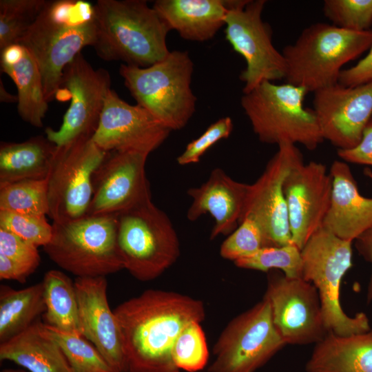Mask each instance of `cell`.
<instances>
[{
  "label": "cell",
  "mask_w": 372,
  "mask_h": 372,
  "mask_svg": "<svg viewBox=\"0 0 372 372\" xmlns=\"http://www.w3.org/2000/svg\"><path fill=\"white\" fill-rule=\"evenodd\" d=\"M118 321L127 372H180L172 351L182 330L205 318L203 301L170 291L147 289L114 309Z\"/></svg>",
  "instance_id": "obj_1"
},
{
  "label": "cell",
  "mask_w": 372,
  "mask_h": 372,
  "mask_svg": "<svg viewBox=\"0 0 372 372\" xmlns=\"http://www.w3.org/2000/svg\"><path fill=\"white\" fill-rule=\"evenodd\" d=\"M96 33L94 5L82 0L47 1L19 41L35 59L49 103L59 91L65 68Z\"/></svg>",
  "instance_id": "obj_2"
},
{
  "label": "cell",
  "mask_w": 372,
  "mask_h": 372,
  "mask_svg": "<svg viewBox=\"0 0 372 372\" xmlns=\"http://www.w3.org/2000/svg\"><path fill=\"white\" fill-rule=\"evenodd\" d=\"M94 11L92 47L101 59L146 68L169 54L166 39L171 30L146 1L98 0Z\"/></svg>",
  "instance_id": "obj_3"
},
{
  "label": "cell",
  "mask_w": 372,
  "mask_h": 372,
  "mask_svg": "<svg viewBox=\"0 0 372 372\" xmlns=\"http://www.w3.org/2000/svg\"><path fill=\"white\" fill-rule=\"evenodd\" d=\"M372 45V28L351 31L331 23H316L304 28L296 41L282 50L287 83L307 92L338 83L343 66Z\"/></svg>",
  "instance_id": "obj_4"
},
{
  "label": "cell",
  "mask_w": 372,
  "mask_h": 372,
  "mask_svg": "<svg viewBox=\"0 0 372 372\" xmlns=\"http://www.w3.org/2000/svg\"><path fill=\"white\" fill-rule=\"evenodd\" d=\"M194 63L187 51L174 50L146 68L122 64L119 73L137 105L169 130H179L196 110L191 87Z\"/></svg>",
  "instance_id": "obj_5"
},
{
  "label": "cell",
  "mask_w": 372,
  "mask_h": 372,
  "mask_svg": "<svg viewBox=\"0 0 372 372\" xmlns=\"http://www.w3.org/2000/svg\"><path fill=\"white\" fill-rule=\"evenodd\" d=\"M307 93L289 83L264 81L243 93L240 104L261 142L298 143L314 150L324 139L313 110L304 106Z\"/></svg>",
  "instance_id": "obj_6"
},
{
  "label": "cell",
  "mask_w": 372,
  "mask_h": 372,
  "mask_svg": "<svg viewBox=\"0 0 372 372\" xmlns=\"http://www.w3.org/2000/svg\"><path fill=\"white\" fill-rule=\"evenodd\" d=\"M117 242L124 269L147 282L160 276L180 256V242L166 214L152 198L116 214Z\"/></svg>",
  "instance_id": "obj_7"
},
{
  "label": "cell",
  "mask_w": 372,
  "mask_h": 372,
  "mask_svg": "<svg viewBox=\"0 0 372 372\" xmlns=\"http://www.w3.org/2000/svg\"><path fill=\"white\" fill-rule=\"evenodd\" d=\"M52 225V237L43 249L61 269L76 278L106 276L124 269L116 214L87 215Z\"/></svg>",
  "instance_id": "obj_8"
},
{
  "label": "cell",
  "mask_w": 372,
  "mask_h": 372,
  "mask_svg": "<svg viewBox=\"0 0 372 372\" xmlns=\"http://www.w3.org/2000/svg\"><path fill=\"white\" fill-rule=\"evenodd\" d=\"M352 242L321 227L301 249L302 278L316 288L327 331L345 336L371 330L364 312L351 316L340 300L342 278L352 266Z\"/></svg>",
  "instance_id": "obj_9"
},
{
  "label": "cell",
  "mask_w": 372,
  "mask_h": 372,
  "mask_svg": "<svg viewBox=\"0 0 372 372\" xmlns=\"http://www.w3.org/2000/svg\"><path fill=\"white\" fill-rule=\"evenodd\" d=\"M109 154L90 138L56 147L47 178L48 216L63 223L87 215L93 176Z\"/></svg>",
  "instance_id": "obj_10"
},
{
  "label": "cell",
  "mask_w": 372,
  "mask_h": 372,
  "mask_svg": "<svg viewBox=\"0 0 372 372\" xmlns=\"http://www.w3.org/2000/svg\"><path fill=\"white\" fill-rule=\"evenodd\" d=\"M265 0H236L225 17V38L245 61L240 74L247 93L264 81L285 79V57L272 43V29L262 19Z\"/></svg>",
  "instance_id": "obj_11"
},
{
  "label": "cell",
  "mask_w": 372,
  "mask_h": 372,
  "mask_svg": "<svg viewBox=\"0 0 372 372\" xmlns=\"http://www.w3.org/2000/svg\"><path fill=\"white\" fill-rule=\"evenodd\" d=\"M285 345L273 324L270 303L263 297L223 330L208 372H255Z\"/></svg>",
  "instance_id": "obj_12"
},
{
  "label": "cell",
  "mask_w": 372,
  "mask_h": 372,
  "mask_svg": "<svg viewBox=\"0 0 372 372\" xmlns=\"http://www.w3.org/2000/svg\"><path fill=\"white\" fill-rule=\"evenodd\" d=\"M110 89L109 72L103 68L94 69L81 53L79 54L65 68L55 97L65 101L67 96L71 100L70 105L59 130L45 129L46 138L56 147H61L92 137Z\"/></svg>",
  "instance_id": "obj_13"
},
{
  "label": "cell",
  "mask_w": 372,
  "mask_h": 372,
  "mask_svg": "<svg viewBox=\"0 0 372 372\" xmlns=\"http://www.w3.org/2000/svg\"><path fill=\"white\" fill-rule=\"evenodd\" d=\"M264 298L271 305L273 324L286 344H315L327 333L315 286L279 270L267 272Z\"/></svg>",
  "instance_id": "obj_14"
},
{
  "label": "cell",
  "mask_w": 372,
  "mask_h": 372,
  "mask_svg": "<svg viewBox=\"0 0 372 372\" xmlns=\"http://www.w3.org/2000/svg\"><path fill=\"white\" fill-rule=\"evenodd\" d=\"M278 147L262 174L248 185L240 220L246 218L254 220L262 231L266 247L293 243L283 184L289 172L304 163L296 145L283 143Z\"/></svg>",
  "instance_id": "obj_15"
},
{
  "label": "cell",
  "mask_w": 372,
  "mask_h": 372,
  "mask_svg": "<svg viewBox=\"0 0 372 372\" xmlns=\"http://www.w3.org/2000/svg\"><path fill=\"white\" fill-rule=\"evenodd\" d=\"M313 94V110L324 141L338 150L355 147L372 116V81L353 87L337 83Z\"/></svg>",
  "instance_id": "obj_16"
},
{
  "label": "cell",
  "mask_w": 372,
  "mask_h": 372,
  "mask_svg": "<svg viewBox=\"0 0 372 372\" xmlns=\"http://www.w3.org/2000/svg\"><path fill=\"white\" fill-rule=\"evenodd\" d=\"M148 155L134 150L110 152L94 174L87 215L118 214L152 198L145 170Z\"/></svg>",
  "instance_id": "obj_17"
},
{
  "label": "cell",
  "mask_w": 372,
  "mask_h": 372,
  "mask_svg": "<svg viewBox=\"0 0 372 372\" xmlns=\"http://www.w3.org/2000/svg\"><path fill=\"white\" fill-rule=\"evenodd\" d=\"M332 187L330 172L319 162L302 163L287 176L283 192L291 240L300 250L322 227L331 205Z\"/></svg>",
  "instance_id": "obj_18"
},
{
  "label": "cell",
  "mask_w": 372,
  "mask_h": 372,
  "mask_svg": "<svg viewBox=\"0 0 372 372\" xmlns=\"http://www.w3.org/2000/svg\"><path fill=\"white\" fill-rule=\"evenodd\" d=\"M170 132L145 109L127 103L110 89L92 138L106 152L134 150L149 154Z\"/></svg>",
  "instance_id": "obj_19"
},
{
  "label": "cell",
  "mask_w": 372,
  "mask_h": 372,
  "mask_svg": "<svg viewBox=\"0 0 372 372\" xmlns=\"http://www.w3.org/2000/svg\"><path fill=\"white\" fill-rule=\"evenodd\" d=\"M74 282L81 335L98 349L114 372H127L122 333L108 302L105 276L76 278Z\"/></svg>",
  "instance_id": "obj_20"
},
{
  "label": "cell",
  "mask_w": 372,
  "mask_h": 372,
  "mask_svg": "<svg viewBox=\"0 0 372 372\" xmlns=\"http://www.w3.org/2000/svg\"><path fill=\"white\" fill-rule=\"evenodd\" d=\"M248 185L234 180L222 169L215 168L207 180L187 190L192 198L187 219L194 221L209 214L214 219L210 238L229 235L239 225Z\"/></svg>",
  "instance_id": "obj_21"
},
{
  "label": "cell",
  "mask_w": 372,
  "mask_h": 372,
  "mask_svg": "<svg viewBox=\"0 0 372 372\" xmlns=\"http://www.w3.org/2000/svg\"><path fill=\"white\" fill-rule=\"evenodd\" d=\"M329 172L332 194L322 227L343 240L354 241L372 226V198L360 194L346 162L333 161Z\"/></svg>",
  "instance_id": "obj_22"
},
{
  "label": "cell",
  "mask_w": 372,
  "mask_h": 372,
  "mask_svg": "<svg viewBox=\"0 0 372 372\" xmlns=\"http://www.w3.org/2000/svg\"><path fill=\"white\" fill-rule=\"evenodd\" d=\"M236 0H156L153 8L171 30L184 39L203 42L212 39L225 24Z\"/></svg>",
  "instance_id": "obj_23"
},
{
  "label": "cell",
  "mask_w": 372,
  "mask_h": 372,
  "mask_svg": "<svg viewBox=\"0 0 372 372\" xmlns=\"http://www.w3.org/2000/svg\"><path fill=\"white\" fill-rule=\"evenodd\" d=\"M1 71L7 74L17 88V110L21 118L31 125L43 127L48 109L41 72L32 54L17 43L1 50Z\"/></svg>",
  "instance_id": "obj_24"
},
{
  "label": "cell",
  "mask_w": 372,
  "mask_h": 372,
  "mask_svg": "<svg viewBox=\"0 0 372 372\" xmlns=\"http://www.w3.org/2000/svg\"><path fill=\"white\" fill-rule=\"evenodd\" d=\"M307 372H372V330L342 336L328 331L316 343Z\"/></svg>",
  "instance_id": "obj_25"
},
{
  "label": "cell",
  "mask_w": 372,
  "mask_h": 372,
  "mask_svg": "<svg viewBox=\"0 0 372 372\" xmlns=\"http://www.w3.org/2000/svg\"><path fill=\"white\" fill-rule=\"evenodd\" d=\"M0 360L12 362L28 372H71L60 347L39 320L0 344Z\"/></svg>",
  "instance_id": "obj_26"
},
{
  "label": "cell",
  "mask_w": 372,
  "mask_h": 372,
  "mask_svg": "<svg viewBox=\"0 0 372 372\" xmlns=\"http://www.w3.org/2000/svg\"><path fill=\"white\" fill-rule=\"evenodd\" d=\"M56 145L38 136L21 143L1 142L0 187L24 180L48 178Z\"/></svg>",
  "instance_id": "obj_27"
},
{
  "label": "cell",
  "mask_w": 372,
  "mask_h": 372,
  "mask_svg": "<svg viewBox=\"0 0 372 372\" xmlns=\"http://www.w3.org/2000/svg\"><path fill=\"white\" fill-rule=\"evenodd\" d=\"M45 311L42 282L15 289L0 287V343L24 331Z\"/></svg>",
  "instance_id": "obj_28"
},
{
  "label": "cell",
  "mask_w": 372,
  "mask_h": 372,
  "mask_svg": "<svg viewBox=\"0 0 372 372\" xmlns=\"http://www.w3.org/2000/svg\"><path fill=\"white\" fill-rule=\"evenodd\" d=\"M43 286L45 324L60 331L81 334L74 282L60 270L45 273Z\"/></svg>",
  "instance_id": "obj_29"
},
{
  "label": "cell",
  "mask_w": 372,
  "mask_h": 372,
  "mask_svg": "<svg viewBox=\"0 0 372 372\" xmlns=\"http://www.w3.org/2000/svg\"><path fill=\"white\" fill-rule=\"evenodd\" d=\"M42 326L60 347L71 372H114L98 349L83 335L60 331L43 322Z\"/></svg>",
  "instance_id": "obj_30"
},
{
  "label": "cell",
  "mask_w": 372,
  "mask_h": 372,
  "mask_svg": "<svg viewBox=\"0 0 372 372\" xmlns=\"http://www.w3.org/2000/svg\"><path fill=\"white\" fill-rule=\"evenodd\" d=\"M0 210L48 215L47 178L24 180L1 186Z\"/></svg>",
  "instance_id": "obj_31"
},
{
  "label": "cell",
  "mask_w": 372,
  "mask_h": 372,
  "mask_svg": "<svg viewBox=\"0 0 372 372\" xmlns=\"http://www.w3.org/2000/svg\"><path fill=\"white\" fill-rule=\"evenodd\" d=\"M46 0L0 1V50L19 43Z\"/></svg>",
  "instance_id": "obj_32"
},
{
  "label": "cell",
  "mask_w": 372,
  "mask_h": 372,
  "mask_svg": "<svg viewBox=\"0 0 372 372\" xmlns=\"http://www.w3.org/2000/svg\"><path fill=\"white\" fill-rule=\"evenodd\" d=\"M234 262L242 269L265 272L279 270L289 278H302L301 250L293 243L281 247H265Z\"/></svg>",
  "instance_id": "obj_33"
},
{
  "label": "cell",
  "mask_w": 372,
  "mask_h": 372,
  "mask_svg": "<svg viewBox=\"0 0 372 372\" xmlns=\"http://www.w3.org/2000/svg\"><path fill=\"white\" fill-rule=\"evenodd\" d=\"M200 323L198 321L189 323L175 341L172 358L180 371L198 372L207 364L209 352Z\"/></svg>",
  "instance_id": "obj_34"
},
{
  "label": "cell",
  "mask_w": 372,
  "mask_h": 372,
  "mask_svg": "<svg viewBox=\"0 0 372 372\" xmlns=\"http://www.w3.org/2000/svg\"><path fill=\"white\" fill-rule=\"evenodd\" d=\"M322 11L336 27L358 32L371 29L372 0H325Z\"/></svg>",
  "instance_id": "obj_35"
},
{
  "label": "cell",
  "mask_w": 372,
  "mask_h": 372,
  "mask_svg": "<svg viewBox=\"0 0 372 372\" xmlns=\"http://www.w3.org/2000/svg\"><path fill=\"white\" fill-rule=\"evenodd\" d=\"M0 228L37 247L48 245L53 234L45 215L19 214L0 210Z\"/></svg>",
  "instance_id": "obj_36"
},
{
  "label": "cell",
  "mask_w": 372,
  "mask_h": 372,
  "mask_svg": "<svg viewBox=\"0 0 372 372\" xmlns=\"http://www.w3.org/2000/svg\"><path fill=\"white\" fill-rule=\"evenodd\" d=\"M265 247L261 228L254 220L246 218L223 242L220 254L224 259L234 262L251 256Z\"/></svg>",
  "instance_id": "obj_37"
},
{
  "label": "cell",
  "mask_w": 372,
  "mask_h": 372,
  "mask_svg": "<svg viewBox=\"0 0 372 372\" xmlns=\"http://www.w3.org/2000/svg\"><path fill=\"white\" fill-rule=\"evenodd\" d=\"M233 130L230 117H223L211 124L197 138L189 142L177 158L180 165L197 163L201 156L220 140L229 136Z\"/></svg>",
  "instance_id": "obj_38"
},
{
  "label": "cell",
  "mask_w": 372,
  "mask_h": 372,
  "mask_svg": "<svg viewBox=\"0 0 372 372\" xmlns=\"http://www.w3.org/2000/svg\"><path fill=\"white\" fill-rule=\"evenodd\" d=\"M38 247L15 234L0 228V254L36 269L41 258Z\"/></svg>",
  "instance_id": "obj_39"
},
{
  "label": "cell",
  "mask_w": 372,
  "mask_h": 372,
  "mask_svg": "<svg viewBox=\"0 0 372 372\" xmlns=\"http://www.w3.org/2000/svg\"><path fill=\"white\" fill-rule=\"evenodd\" d=\"M344 162L372 165V116L364 129L360 143L353 148L338 150Z\"/></svg>",
  "instance_id": "obj_40"
},
{
  "label": "cell",
  "mask_w": 372,
  "mask_h": 372,
  "mask_svg": "<svg viewBox=\"0 0 372 372\" xmlns=\"http://www.w3.org/2000/svg\"><path fill=\"white\" fill-rule=\"evenodd\" d=\"M372 81V45L369 53L357 64L343 69L338 83L344 86L353 87Z\"/></svg>",
  "instance_id": "obj_41"
},
{
  "label": "cell",
  "mask_w": 372,
  "mask_h": 372,
  "mask_svg": "<svg viewBox=\"0 0 372 372\" xmlns=\"http://www.w3.org/2000/svg\"><path fill=\"white\" fill-rule=\"evenodd\" d=\"M35 268L12 260L0 254V279L26 282L27 278L34 272Z\"/></svg>",
  "instance_id": "obj_42"
},
{
  "label": "cell",
  "mask_w": 372,
  "mask_h": 372,
  "mask_svg": "<svg viewBox=\"0 0 372 372\" xmlns=\"http://www.w3.org/2000/svg\"><path fill=\"white\" fill-rule=\"evenodd\" d=\"M354 241L355 247L360 255L371 265V276L366 291V302L370 303L372 301V226Z\"/></svg>",
  "instance_id": "obj_43"
},
{
  "label": "cell",
  "mask_w": 372,
  "mask_h": 372,
  "mask_svg": "<svg viewBox=\"0 0 372 372\" xmlns=\"http://www.w3.org/2000/svg\"><path fill=\"white\" fill-rule=\"evenodd\" d=\"M0 99L2 103H16L18 102L17 96H13L6 91L2 81H0Z\"/></svg>",
  "instance_id": "obj_44"
},
{
  "label": "cell",
  "mask_w": 372,
  "mask_h": 372,
  "mask_svg": "<svg viewBox=\"0 0 372 372\" xmlns=\"http://www.w3.org/2000/svg\"><path fill=\"white\" fill-rule=\"evenodd\" d=\"M1 372H28L24 369H4Z\"/></svg>",
  "instance_id": "obj_45"
}]
</instances>
